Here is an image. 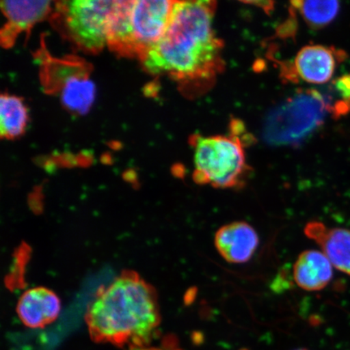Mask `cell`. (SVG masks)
<instances>
[{
    "mask_svg": "<svg viewBox=\"0 0 350 350\" xmlns=\"http://www.w3.org/2000/svg\"><path fill=\"white\" fill-rule=\"evenodd\" d=\"M334 266L321 251L308 250L301 253L293 268L297 286L306 291H319L330 283Z\"/></svg>",
    "mask_w": 350,
    "mask_h": 350,
    "instance_id": "cell-12",
    "label": "cell"
},
{
    "mask_svg": "<svg viewBox=\"0 0 350 350\" xmlns=\"http://www.w3.org/2000/svg\"><path fill=\"white\" fill-rule=\"evenodd\" d=\"M28 122V111L21 98L3 94L0 97V135L15 139L24 133Z\"/></svg>",
    "mask_w": 350,
    "mask_h": 350,
    "instance_id": "cell-15",
    "label": "cell"
},
{
    "mask_svg": "<svg viewBox=\"0 0 350 350\" xmlns=\"http://www.w3.org/2000/svg\"><path fill=\"white\" fill-rule=\"evenodd\" d=\"M259 243L257 232L245 221H234L221 226L214 237L218 253L231 264H244L250 260Z\"/></svg>",
    "mask_w": 350,
    "mask_h": 350,
    "instance_id": "cell-8",
    "label": "cell"
},
{
    "mask_svg": "<svg viewBox=\"0 0 350 350\" xmlns=\"http://www.w3.org/2000/svg\"><path fill=\"white\" fill-rule=\"evenodd\" d=\"M329 104L317 90L299 91L270 113L264 137L275 146H287L304 141L323 124Z\"/></svg>",
    "mask_w": 350,
    "mask_h": 350,
    "instance_id": "cell-4",
    "label": "cell"
},
{
    "mask_svg": "<svg viewBox=\"0 0 350 350\" xmlns=\"http://www.w3.org/2000/svg\"><path fill=\"white\" fill-rule=\"evenodd\" d=\"M296 350H308V349H296Z\"/></svg>",
    "mask_w": 350,
    "mask_h": 350,
    "instance_id": "cell-19",
    "label": "cell"
},
{
    "mask_svg": "<svg viewBox=\"0 0 350 350\" xmlns=\"http://www.w3.org/2000/svg\"><path fill=\"white\" fill-rule=\"evenodd\" d=\"M113 0H72L59 3L65 28L78 46L98 52L108 45Z\"/></svg>",
    "mask_w": 350,
    "mask_h": 350,
    "instance_id": "cell-5",
    "label": "cell"
},
{
    "mask_svg": "<svg viewBox=\"0 0 350 350\" xmlns=\"http://www.w3.org/2000/svg\"><path fill=\"white\" fill-rule=\"evenodd\" d=\"M232 130L230 137H191L190 143L195 151L193 179L198 185L220 189H239L246 185L251 169L239 137L240 131L237 133L234 126Z\"/></svg>",
    "mask_w": 350,
    "mask_h": 350,
    "instance_id": "cell-3",
    "label": "cell"
},
{
    "mask_svg": "<svg viewBox=\"0 0 350 350\" xmlns=\"http://www.w3.org/2000/svg\"><path fill=\"white\" fill-rule=\"evenodd\" d=\"M134 1L117 0L113 7L108 33V45L124 55L134 54L131 10Z\"/></svg>",
    "mask_w": 350,
    "mask_h": 350,
    "instance_id": "cell-14",
    "label": "cell"
},
{
    "mask_svg": "<svg viewBox=\"0 0 350 350\" xmlns=\"http://www.w3.org/2000/svg\"><path fill=\"white\" fill-rule=\"evenodd\" d=\"M174 1L137 0L131 10L134 54L139 59L159 42L168 27Z\"/></svg>",
    "mask_w": 350,
    "mask_h": 350,
    "instance_id": "cell-7",
    "label": "cell"
},
{
    "mask_svg": "<svg viewBox=\"0 0 350 350\" xmlns=\"http://www.w3.org/2000/svg\"><path fill=\"white\" fill-rule=\"evenodd\" d=\"M50 1H2L0 8L8 23L1 32L3 45L11 46L17 33L27 31L46 17L51 10Z\"/></svg>",
    "mask_w": 350,
    "mask_h": 350,
    "instance_id": "cell-11",
    "label": "cell"
},
{
    "mask_svg": "<svg viewBox=\"0 0 350 350\" xmlns=\"http://www.w3.org/2000/svg\"><path fill=\"white\" fill-rule=\"evenodd\" d=\"M304 231L306 237L321 247L332 266L350 277V230L329 228L321 221H312L306 225Z\"/></svg>",
    "mask_w": 350,
    "mask_h": 350,
    "instance_id": "cell-9",
    "label": "cell"
},
{
    "mask_svg": "<svg viewBox=\"0 0 350 350\" xmlns=\"http://www.w3.org/2000/svg\"><path fill=\"white\" fill-rule=\"evenodd\" d=\"M331 90L338 98L330 105V113L334 117L347 115L350 112V73L336 78Z\"/></svg>",
    "mask_w": 350,
    "mask_h": 350,
    "instance_id": "cell-17",
    "label": "cell"
},
{
    "mask_svg": "<svg viewBox=\"0 0 350 350\" xmlns=\"http://www.w3.org/2000/svg\"><path fill=\"white\" fill-rule=\"evenodd\" d=\"M291 4L299 12L306 23L314 29L330 25L340 10L338 1H293Z\"/></svg>",
    "mask_w": 350,
    "mask_h": 350,
    "instance_id": "cell-16",
    "label": "cell"
},
{
    "mask_svg": "<svg viewBox=\"0 0 350 350\" xmlns=\"http://www.w3.org/2000/svg\"><path fill=\"white\" fill-rule=\"evenodd\" d=\"M347 59L343 51L322 45L306 46L297 52L291 64L282 65V74L292 82L326 84L334 77L338 66Z\"/></svg>",
    "mask_w": 350,
    "mask_h": 350,
    "instance_id": "cell-6",
    "label": "cell"
},
{
    "mask_svg": "<svg viewBox=\"0 0 350 350\" xmlns=\"http://www.w3.org/2000/svg\"><path fill=\"white\" fill-rule=\"evenodd\" d=\"M126 350H182L178 347V345L175 342L174 338H168L165 339L163 345L159 347H135L130 348Z\"/></svg>",
    "mask_w": 350,
    "mask_h": 350,
    "instance_id": "cell-18",
    "label": "cell"
},
{
    "mask_svg": "<svg viewBox=\"0 0 350 350\" xmlns=\"http://www.w3.org/2000/svg\"><path fill=\"white\" fill-rule=\"evenodd\" d=\"M61 303L55 293L44 287L30 288L22 295L16 312L22 323L31 328H41L58 318Z\"/></svg>",
    "mask_w": 350,
    "mask_h": 350,
    "instance_id": "cell-10",
    "label": "cell"
},
{
    "mask_svg": "<svg viewBox=\"0 0 350 350\" xmlns=\"http://www.w3.org/2000/svg\"><path fill=\"white\" fill-rule=\"evenodd\" d=\"M85 321L95 342L148 347L161 323L156 293L137 274L125 273L98 292Z\"/></svg>",
    "mask_w": 350,
    "mask_h": 350,
    "instance_id": "cell-2",
    "label": "cell"
},
{
    "mask_svg": "<svg viewBox=\"0 0 350 350\" xmlns=\"http://www.w3.org/2000/svg\"><path fill=\"white\" fill-rule=\"evenodd\" d=\"M68 64L56 71L61 74L60 97L65 107L69 111L85 113L89 111L95 97L94 83L85 73L70 72Z\"/></svg>",
    "mask_w": 350,
    "mask_h": 350,
    "instance_id": "cell-13",
    "label": "cell"
},
{
    "mask_svg": "<svg viewBox=\"0 0 350 350\" xmlns=\"http://www.w3.org/2000/svg\"><path fill=\"white\" fill-rule=\"evenodd\" d=\"M215 10L214 1H174L163 36L141 58L147 71L167 74L194 95L207 91L225 66Z\"/></svg>",
    "mask_w": 350,
    "mask_h": 350,
    "instance_id": "cell-1",
    "label": "cell"
}]
</instances>
